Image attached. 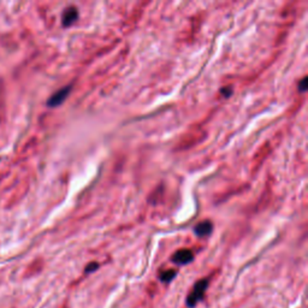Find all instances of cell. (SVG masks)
I'll return each instance as SVG.
<instances>
[{"mask_svg":"<svg viewBox=\"0 0 308 308\" xmlns=\"http://www.w3.org/2000/svg\"><path fill=\"white\" fill-rule=\"evenodd\" d=\"M208 286H210V280H208V278H202V280L196 282L187 298V306L195 307L205 296V293H206Z\"/></svg>","mask_w":308,"mask_h":308,"instance_id":"cell-1","label":"cell"},{"mask_svg":"<svg viewBox=\"0 0 308 308\" xmlns=\"http://www.w3.org/2000/svg\"><path fill=\"white\" fill-rule=\"evenodd\" d=\"M171 260L176 265H188V264H190L194 260V254H193L190 249H180V251H177L172 255Z\"/></svg>","mask_w":308,"mask_h":308,"instance_id":"cell-2","label":"cell"},{"mask_svg":"<svg viewBox=\"0 0 308 308\" xmlns=\"http://www.w3.org/2000/svg\"><path fill=\"white\" fill-rule=\"evenodd\" d=\"M70 92H71V86H66L64 88H61V89L58 90V92H55L53 95L49 98V100L47 101V105H48L49 107L59 106L60 104H63V102L66 100L67 95H69Z\"/></svg>","mask_w":308,"mask_h":308,"instance_id":"cell-3","label":"cell"},{"mask_svg":"<svg viewBox=\"0 0 308 308\" xmlns=\"http://www.w3.org/2000/svg\"><path fill=\"white\" fill-rule=\"evenodd\" d=\"M78 18V10L75 6L66 7L64 10L63 16H61V22H63L64 27H70L77 20Z\"/></svg>","mask_w":308,"mask_h":308,"instance_id":"cell-4","label":"cell"},{"mask_svg":"<svg viewBox=\"0 0 308 308\" xmlns=\"http://www.w3.org/2000/svg\"><path fill=\"white\" fill-rule=\"evenodd\" d=\"M212 229H213V225L211 222H208V221L201 222L194 228V233L196 234V236H199V237H206L212 233Z\"/></svg>","mask_w":308,"mask_h":308,"instance_id":"cell-5","label":"cell"},{"mask_svg":"<svg viewBox=\"0 0 308 308\" xmlns=\"http://www.w3.org/2000/svg\"><path fill=\"white\" fill-rule=\"evenodd\" d=\"M176 277V271L175 270H166V271L161 272L160 274V280L165 283H169Z\"/></svg>","mask_w":308,"mask_h":308,"instance_id":"cell-6","label":"cell"},{"mask_svg":"<svg viewBox=\"0 0 308 308\" xmlns=\"http://www.w3.org/2000/svg\"><path fill=\"white\" fill-rule=\"evenodd\" d=\"M306 89H307V77H304L300 82V84H299V90H300V92H306Z\"/></svg>","mask_w":308,"mask_h":308,"instance_id":"cell-7","label":"cell"},{"mask_svg":"<svg viewBox=\"0 0 308 308\" xmlns=\"http://www.w3.org/2000/svg\"><path fill=\"white\" fill-rule=\"evenodd\" d=\"M98 268H99V264H96V263H90L89 265H87L86 272H87V274H89V272L95 271V270L98 269Z\"/></svg>","mask_w":308,"mask_h":308,"instance_id":"cell-8","label":"cell"},{"mask_svg":"<svg viewBox=\"0 0 308 308\" xmlns=\"http://www.w3.org/2000/svg\"><path fill=\"white\" fill-rule=\"evenodd\" d=\"M222 92H223V93H225V94H227V96H229V95H230V93H231V92H233V90H231V89H230V88H229V89H223V90H222Z\"/></svg>","mask_w":308,"mask_h":308,"instance_id":"cell-9","label":"cell"}]
</instances>
